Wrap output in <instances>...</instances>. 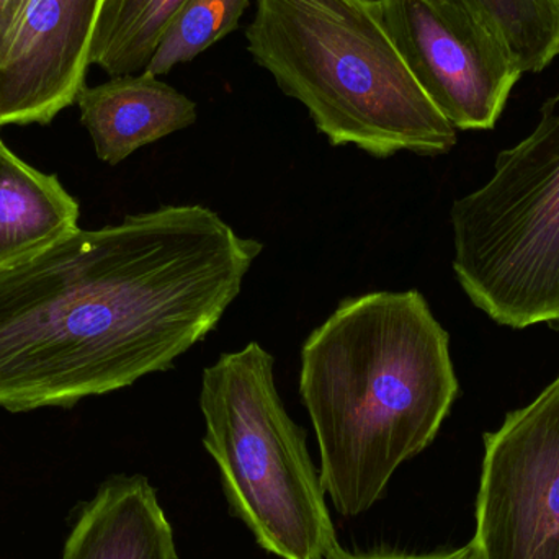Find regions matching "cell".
Masks as SVG:
<instances>
[{"instance_id": "cell-1", "label": "cell", "mask_w": 559, "mask_h": 559, "mask_svg": "<svg viewBox=\"0 0 559 559\" xmlns=\"http://www.w3.org/2000/svg\"><path fill=\"white\" fill-rule=\"evenodd\" d=\"M264 246L203 205L75 229L0 271V407H71L174 368L215 331Z\"/></svg>"}, {"instance_id": "cell-2", "label": "cell", "mask_w": 559, "mask_h": 559, "mask_svg": "<svg viewBox=\"0 0 559 559\" xmlns=\"http://www.w3.org/2000/svg\"><path fill=\"white\" fill-rule=\"evenodd\" d=\"M449 332L417 289L344 299L301 347L299 396L338 514L373 508L459 396Z\"/></svg>"}, {"instance_id": "cell-3", "label": "cell", "mask_w": 559, "mask_h": 559, "mask_svg": "<svg viewBox=\"0 0 559 559\" xmlns=\"http://www.w3.org/2000/svg\"><path fill=\"white\" fill-rule=\"evenodd\" d=\"M246 41L332 146L378 159L455 147L456 128L411 71L380 0H255Z\"/></svg>"}, {"instance_id": "cell-4", "label": "cell", "mask_w": 559, "mask_h": 559, "mask_svg": "<svg viewBox=\"0 0 559 559\" xmlns=\"http://www.w3.org/2000/svg\"><path fill=\"white\" fill-rule=\"evenodd\" d=\"M275 358L259 342L219 355L203 370V445L222 473L233 515L262 550L282 559L344 555L305 430L275 384Z\"/></svg>"}, {"instance_id": "cell-5", "label": "cell", "mask_w": 559, "mask_h": 559, "mask_svg": "<svg viewBox=\"0 0 559 559\" xmlns=\"http://www.w3.org/2000/svg\"><path fill=\"white\" fill-rule=\"evenodd\" d=\"M450 219L453 272L473 305L496 324L559 331V92Z\"/></svg>"}, {"instance_id": "cell-6", "label": "cell", "mask_w": 559, "mask_h": 559, "mask_svg": "<svg viewBox=\"0 0 559 559\" xmlns=\"http://www.w3.org/2000/svg\"><path fill=\"white\" fill-rule=\"evenodd\" d=\"M483 440L476 559H559V377Z\"/></svg>"}, {"instance_id": "cell-7", "label": "cell", "mask_w": 559, "mask_h": 559, "mask_svg": "<svg viewBox=\"0 0 559 559\" xmlns=\"http://www.w3.org/2000/svg\"><path fill=\"white\" fill-rule=\"evenodd\" d=\"M388 28L456 130H491L522 78L495 36L453 0H380Z\"/></svg>"}, {"instance_id": "cell-8", "label": "cell", "mask_w": 559, "mask_h": 559, "mask_svg": "<svg viewBox=\"0 0 559 559\" xmlns=\"http://www.w3.org/2000/svg\"><path fill=\"white\" fill-rule=\"evenodd\" d=\"M105 0H32L19 41L0 69V127L48 124L85 87Z\"/></svg>"}, {"instance_id": "cell-9", "label": "cell", "mask_w": 559, "mask_h": 559, "mask_svg": "<svg viewBox=\"0 0 559 559\" xmlns=\"http://www.w3.org/2000/svg\"><path fill=\"white\" fill-rule=\"evenodd\" d=\"M75 104L98 159L110 166L195 123L197 104L156 75H120L84 87Z\"/></svg>"}, {"instance_id": "cell-10", "label": "cell", "mask_w": 559, "mask_h": 559, "mask_svg": "<svg viewBox=\"0 0 559 559\" xmlns=\"http://www.w3.org/2000/svg\"><path fill=\"white\" fill-rule=\"evenodd\" d=\"M61 559H177L173 527L144 476H111L79 512Z\"/></svg>"}, {"instance_id": "cell-11", "label": "cell", "mask_w": 559, "mask_h": 559, "mask_svg": "<svg viewBox=\"0 0 559 559\" xmlns=\"http://www.w3.org/2000/svg\"><path fill=\"white\" fill-rule=\"evenodd\" d=\"M79 203L0 140V271L35 258L79 228Z\"/></svg>"}, {"instance_id": "cell-12", "label": "cell", "mask_w": 559, "mask_h": 559, "mask_svg": "<svg viewBox=\"0 0 559 559\" xmlns=\"http://www.w3.org/2000/svg\"><path fill=\"white\" fill-rule=\"evenodd\" d=\"M186 0H105L91 46V64L111 78L140 74Z\"/></svg>"}, {"instance_id": "cell-13", "label": "cell", "mask_w": 559, "mask_h": 559, "mask_svg": "<svg viewBox=\"0 0 559 559\" xmlns=\"http://www.w3.org/2000/svg\"><path fill=\"white\" fill-rule=\"evenodd\" d=\"M504 48L522 74L559 56V0H453Z\"/></svg>"}, {"instance_id": "cell-14", "label": "cell", "mask_w": 559, "mask_h": 559, "mask_svg": "<svg viewBox=\"0 0 559 559\" xmlns=\"http://www.w3.org/2000/svg\"><path fill=\"white\" fill-rule=\"evenodd\" d=\"M252 0H186L170 20L143 72L169 74L238 29Z\"/></svg>"}, {"instance_id": "cell-15", "label": "cell", "mask_w": 559, "mask_h": 559, "mask_svg": "<svg viewBox=\"0 0 559 559\" xmlns=\"http://www.w3.org/2000/svg\"><path fill=\"white\" fill-rule=\"evenodd\" d=\"M32 0H0V69L5 68L25 25Z\"/></svg>"}, {"instance_id": "cell-16", "label": "cell", "mask_w": 559, "mask_h": 559, "mask_svg": "<svg viewBox=\"0 0 559 559\" xmlns=\"http://www.w3.org/2000/svg\"><path fill=\"white\" fill-rule=\"evenodd\" d=\"M337 559H476L475 547L472 542L465 547L452 551H437L429 555L409 554H367V555H341Z\"/></svg>"}]
</instances>
